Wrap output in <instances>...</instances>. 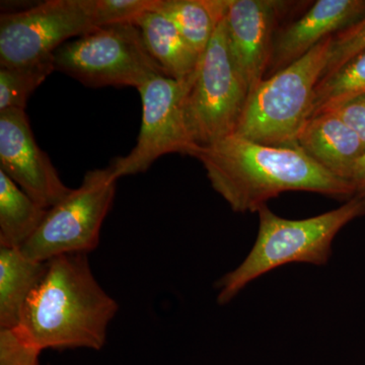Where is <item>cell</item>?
<instances>
[{
	"label": "cell",
	"mask_w": 365,
	"mask_h": 365,
	"mask_svg": "<svg viewBox=\"0 0 365 365\" xmlns=\"http://www.w3.org/2000/svg\"><path fill=\"white\" fill-rule=\"evenodd\" d=\"M157 0H95L98 26L134 24L146 11H151Z\"/></svg>",
	"instance_id": "obj_21"
},
{
	"label": "cell",
	"mask_w": 365,
	"mask_h": 365,
	"mask_svg": "<svg viewBox=\"0 0 365 365\" xmlns=\"http://www.w3.org/2000/svg\"><path fill=\"white\" fill-rule=\"evenodd\" d=\"M118 179L112 168L86 173L78 189L48 209L42 225L21 251L33 260L47 262L68 254L97 249L101 228L112 207Z\"/></svg>",
	"instance_id": "obj_7"
},
{
	"label": "cell",
	"mask_w": 365,
	"mask_h": 365,
	"mask_svg": "<svg viewBox=\"0 0 365 365\" xmlns=\"http://www.w3.org/2000/svg\"><path fill=\"white\" fill-rule=\"evenodd\" d=\"M230 0H157L153 11L172 21L182 37L202 56L227 14Z\"/></svg>",
	"instance_id": "obj_16"
},
{
	"label": "cell",
	"mask_w": 365,
	"mask_h": 365,
	"mask_svg": "<svg viewBox=\"0 0 365 365\" xmlns=\"http://www.w3.org/2000/svg\"><path fill=\"white\" fill-rule=\"evenodd\" d=\"M100 28L95 0H48L0 16V66H32L52 58L71 38Z\"/></svg>",
	"instance_id": "obj_8"
},
{
	"label": "cell",
	"mask_w": 365,
	"mask_h": 365,
	"mask_svg": "<svg viewBox=\"0 0 365 365\" xmlns=\"http://www.w3.org/2000/svg\"><path fill=\"white\" fill-rule=\"evenodd\" d=\"M55 69L86 86H132L167 76L153 59L135 24L100 26L54 53ZM169 78V76H168Z\"/></svg>",
	"instance_id": "obj_6"
},
{
	"label": "cell",
	"mask_w": 365,
	"mask_h": 365,
	"mask_svg": "<svg viewBox=\"0 0 365 365\" xmlns=\"http://www.w3.org/2000/svg\"><path fill=\"white\" fill-rule=\"evenodd\" d=\"M47 270V262L33 260L21 249L0 247V330L20 324L29 297Z\"/></svg>",
	"instance_id": "obj_15"
},
{
	"label": "cell",
	"mask_w": 365,
	"mask_h": 365,
	"mask_svg": "<svg viewBox=\"0 0 365 365\" xmlns=\"http://www.w3.org/2000/svg\"><path fill=\"white\" fill-rule=\"evenodd\" d=\"M259 230L253 248L241 265L216 283L217 302L225 306L247 285L290 263L327 265L336 235L365 215V197L355 195L340 207L306 220L280 217L267 205L258 211Z\"/></svg>",
	"instance_id": "obj_3"
},
{
	"label": "cell",
	"mask_w": 365,
	"mask_h": 365,
	"mask_svg": "<svg viewBox=\"0 0 365 365\" xmlns=\"http://www.w3.org/2000/svg\"><path fill=\"white\" fill-rule=\"evenodd\" d=\"M193 157L235 212H258L270 199L290 191L355 196L351 182L334 176L299 148L265 145L232 134L212 145L198 146Z\"/></svg>",
	"instance_id": "obj_1"
},
{
	"label": "cell",
	"mask_w": 365,
	"mask_h": 365,
	"mask_svg": "<svg viewBox=\"0 0 365 365\" xmlns=\"http://www.w3.org/2000/svg\"><path fill=\"white\" fill-rule=\"evenodd\" d=\"M285 2L230 0L225 26L235 66L249 96L265 79L273 51V33Z\"/></svg>",
	"instance_id": "obj_11"
},
{
	"label": "cell",
	"mask_w": 365,
	"mask_h": 365,
	"mask_svg": "<svg viewBox=\"0 0 365 365\" xmlns=\"http://www.w3.org/2000/svg\"><path fill=\"white\" fill-rule=\"evenodd\" d=\"M134 24L140 30L148 52L167 76L179 83H188L201 56L182 37L174 24L163 14L153 11L141 14Z\"/></svg>",
	"instance_id": "obj_14"
},
{
	"label": "cell",
	"mask_w": 365,
	"mask_h": 365,
	"mask_svg": "<svg viewBox=\"0 0 365 365\" xmlns=\"http://www.w3.org/2000/svg\"><path fill=\"white\" fill-rule=\"evenodd\" d=\"M297 145L334 176L348 182L365 150L356 132L334 112L311 118L300 131Z\"/></svg>",
	"instance_id": "obj_13"
},
{
	"label": "cell",
	"mask_w": 365,
	"mask_h": 365,
	"mask_svg": "<svg viewBox=\"0 0 365 365\" xmlns=\"http://www.w3.org/2000/svg\"><path fill=\"white\" fill-rule=\"evenodd\" d=\"M248 97L230 53L225 18L186 83L182 106L193 143L212 145L235 134Z\"/></svg>",
	"instance_id": "obj_5"
},
{
	"label": "cell",
	"mask_w": 365,
	"mask_h": 365,
	"mask_svg": "<svg viewBox=\"0 0 365 365\" xmlns=\"http://www.w3.org/2000/svg\"><path fill=\"white\" fill-rule=\"evenodd\" d=\"M186 83L160 76L151 78L140 88L143 121L133 150L110 165L114 176H132L146 172L153 163L169 153L193 157L198 148L190 135L185 119Z\"/></svg>",
	"instance_id": "obj_9"
},
{
	"label": "cell",
	"mask_w": 365,
	"mask_h": 365,
	"mask_svg": "<svg viewBox=\"0 0 365 365\" xmlns=\"http://www.w3.org/2000/svg\"><path fill=\"white\" fill-rule=\"evenodd\" d=\"M364 16L365 0H318L274 41L269 71L271 73L282 71Z\"/></svg>",
	"instance_id": "obj_12"
},
{
	"label": "cell",
	"mask_w": 365,
	"mask_h": 365,
	"mask_svg": "<svg viewBox=\"0 0 365 365\" xmlns=\"http://www.w3.org/2000/svg\"><path fill=\"white\" fill-rule=\"evenodd\" d=\"M334 113L356 132L365 144V93L341 106Z\"/></svg>",
	"instance_id": "obj_23"
},
{
	"label": "cell",
	"mask_w": 365,
	"mask_h": 365,
	"mask_svg": "<svg viewBox=\"0 0 365 365\" xmlns=\"http://www.w3.org/2000/svg\"><path fill=\"white\" fill-rule=\"evenodd\" d=\"M0 170L46 209L72 191L36 143L25 110L0 112Z\"/></svg>",
	"instance_id": "obj_10"
},
{
	"label": "cell",
	"mask_w": 365,
	"mask_h": 365,
	"mask_svg": "<svg viewBox=\"0 0 365 365\" xmlns=\"http://www.w3.org/2000/svg\"><path fill=\"white\" fill-rule=\"evenodd\" d=\"M40 351L14 330H0V365H40Z\"/></svg>",
	"instance_id": "obj_22"
},
{
	"label": "cell",
	"mask_w": 365,
	"mask_h": 365,
	"mask_svg": "<svg viewBox=\"0 0 365 365\" xmlns=\"http://www.w3.org/2000/svg\"><path fill=\"white\" fill-rule=\"evenodd\" d=\"M355 195L365 197V150L353 170L351 180Z\"/></svg>",
	"instance_id": "obj_24"
},
{
	"label": "cell",
	"mask_w": 365,
	"mask_h": 365,
	"mask_svg": "<svg viewBox=\"0 0 365 365\" xmlns=\"http://www.w3.org/2000/svg\"><path fill=\"white\" fill-rule=\"evenodd\" d=\"M56 71L54 56L32 66L0 68V112L26 110L31 95Z\"/></svg>",
	"instance_id": "obj_19"
},
{
	"label": "cell",
	"mask_w": 365,
	"mask_h": 365,
	"mask_svg": "<svg viewBox=\"0 0 365 365\" xmlns=\"http://www.w3.org/2000/svg\"><path fill=\"white\" fill-rule=\"evenodd\" d=\"M118 309L116 300L96 279L88 254L62 255L47 261L44 277L14 330L40 352L101 350Z\"/></svg>",
	"instance_id": "obj_2"
},
{
	"label": "cell",
	"mask_w": 365,
	"mask_h": 365,
	"mask_svg": "<svg viewBox=\"0 0 365 365\" xmlns=\"http://www.w3.org/2000/svg\"><path fill=\"white\" fill-rule=\"evenodd\" d=\"M365 51V16L333 36L328 64L321 79L332 76L348 61Z\"/></svg>",
	"instance_id": "obj_20"
},
{
	"label": "cell",
	"mask_w": 365,
	"mask_h": 365,
	"mask_svg": "<svg viewBox=\"0 0 365 365\" xmlns=\"http://www.w3.org/2000/svg\"><path fill=\"white\" fill-rule=\"evenodd\" d=\"M47 211L0 170V247L23 248Z\"/></svg>",
	"instance_id": "obj_17"
},
{
	"label": "cell",
	"mask_w": 365,
	"mask_h": 365,
	"mask_svg": "<svg viewBox=\"0 0 365 365\" xmlns=\"http://www.w3.org/2000/svg\"><path fill=\"white\" fill-rule=\"evenodd\" d=\"M364 93L365 51L348 61L332 76L319 81L314 88L311 118L336 111Z\"/></svg>",
	"instance_id": "obj_18"
},
{
	"label": "cell",
	"mask_w": 365,
	"mask_h": 365,
	"mask_svg": "<svg viewBox=\"0 0 365 365\" xmlns=\"http://www.w3.org/2000/svg\"><path fill=\"white\" fill-rule=\"evenodd\" d=\"M333 36L302 58L264 79L247 98L235 134L253 143L297 148V139L311 118L314 88L330 56Z\"/></svg>",
	"instance_id": "obj_4"
}]
</instances>
